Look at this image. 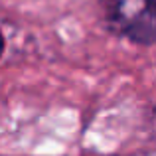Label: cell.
I'll return each instance as SVG.
<instances>
[{
	"instance_id": "1",
	"label": "cell",
	"mask_w": 156,
	"mask_h": 156,
	"mask_svg": "<svg viewBox=\"0 0 156 156\" xmlns=\"http://www.w3.org/2000/svg\"><path fill=\"white\" fill-rule=\"evenodd\" d=\"M97 6L113 36L134 46H156V0H97Z\"/></svg>"
},
{
	"instance_id": "2",
	"label": "cell",
	"mask_w": 156,
	"mask_h": 156,
	"mask_svg": "<svg viewBox=\"0 0 156 156\" xmlns=\"http://www.w3.org/2000/svg\"><path fill=\"white\" fill-rule=\"evenodd\" d=\"M4 51H6V36H4L2 30H0V59H2Z\"/></svg>"
}]
</instances>
